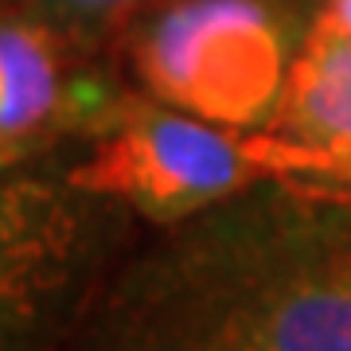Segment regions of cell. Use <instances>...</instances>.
Here are the masks:
<instances>
[{
  "mask_svg": "<svg viewBox=\"0 0 351 351\" xmlns=\"http://www.w3.org/2000/svg\"><path fill=\"white\" fill-rule=\"evenodd\" d=\"M274 129L324 160L328 184L351 191V36L316 20L301 51L289 59Z\"/></svg>",
  "mask_w": 351,
  "mask_h": 351,
  "instance_id": "cell-6",
  "label": "cell"
},
{
  "mask_svg": "<svg viewBox=\"0 0 351 351\" xmlns=\"http://www.w3.org/2000/svg\"><path fill=\"white\" fill-rule=\"evenodd\" d=\"M152 0H51V8L63 16L75 32H106V27H121L149 12Z\"/></svg>",
  "mask_w": 351,
  "mask_h": 351,
  "instance_id": "cell-7",
  "label": "cell"
},
{
  "mask_svg": "<svg viewBox=\"0 0 351 351\" xmlns=\"http://www.w3.org/2000/svg\"><path fill=\"white\" fill-rule=\"evenodd\" d=\"M113 106L78 71L55 27L0 16V172L78 125L101 129Z\"/></svg>",
  "mask_w": 351,
  "mask_h": 351,
  "instance_id": "cell-4",
  "label": "cell"
},
{
  "mask_svg": "<svg viewBox=\"0 0 351 351\" xmlns=\"http://www.w3.org/2000/svg\"><path fill=\"white\" fill-rule=\"evenodd\" d=\"M129 63L168 106L265 129L289 71V32L269 0H168L137 16Z\"/></svg>",
  "mask_w": 351,
  "mask_h": 351,
  "instance_id": "cell-2",
  "label": "cell"
},
{
  "mask_svg": "<svg viewBox=\"0 0 351 351\" xmlns=\"http://www.w3.org/2000/svg\"><path fill=\"white\" fill-rule=\"evenodd\" d=\"M297 176L328 180L324 160L274 129L254 133L125 98L106 117L101 141L71 172V184L125 203L152 223H176L258 180Z\"/></svg>",
  "mask_w": 351,
  "mask_h": 351,
  "instance_id": "cell-1",
  "label": "cell"
},
{
  "mask_svg": "<svg viewBox=\"0 0 351 351\" xmlns=\"http://www.w3.org/2000/svg\"><path fill=\"white\" fill-rule=\"evenodd\" d=\"M211 328L215 351H351V258L269 277Z\"/></svg>",
  "mask_w": 351,
  "mask_h": 351,
  "instance_id": "cell-5",
  "label": "cell"
},
{
  "mask_svg": "<svg viewBox=\"0 0 351 351\" xmlns=\"http://www.w3.org/2000/svg\"><path fill=\"white\" fill-rule=\"evenodd\" d=\"M320 24H328L339 36H351V0H324L320 4Z\"/></svg>",
  "mask_w": 351,
  "mask_h": 351,
  "instance_id": "cell-8",
  "label": "cell"
},
{
  "mask_svg": "<svg viewBox=\"0 0 351 351\" xmlns=\"http://www.w3.org/2000/svg\"><path fill=\"white\" fill-rule=\"evenodd\" d=\"M86 191L71 180H0V343L27 336L75 285L90 254Z\"/></svg>",
  "mask_w": 351,
  "mask_h": 351,
  "instance_id": "cell-3",
  "label": "cell"
}]
</instances>
